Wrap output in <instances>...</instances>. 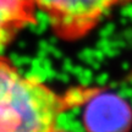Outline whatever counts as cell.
I'll return each instance as SVG.
<instances>
[{"mask_svg":"<svg viewBox=\"0 0 132 132\" xmlns=\"http://www.w3.org/2000/svg\"><path fill=\"white\" fill-rule=\"evenodd\" d=\"M98 89L81 86L60 93L0 55V132H50L66 110L85 105Z\"/></svg>","mask_w":132,"mask_h":132,"instance_id":"cell-1","label":"cell"},{"mask_svg":"<svg viewBox=\"0 0 132 132\" xmlns=\"http://www.w3.org/2000/svg\"><path fill=\"white\" fill-rule=\"evenodd\" d=\"M128 0H34L47 16L53 32L62 40H78L120 4Z\"/></svg>","mask_w":132,"mask_h":132,"instance_id":"cell-2","label":"cell"},{"mask_svg":"<svg viewBox=\"0 0 132 132\" xmlns=\"http://www.w3.org/2000/svg\"><path fill=\"white\" fill-rule=\"evenodd\" d=\"M83 123L87 132H128L132 108L121 95L99 88L85 103Z\"/></svg>","mask_w":132,"mask_h":132,"instance_id":"cell-3","label":"cell"},{"mask_svg":"<svg viewBox=\"0 0 132 132\" xmlns=\"http://www.w3.org/2000/svg\"><path fill=\"white\" fill-rule=\"evenodd\" d=\"M36 10L34 0H0V50L36 23Z\"/></svg>","mask_w":132,"mask_h":132,"instance_id":"cell-4","label":"cell"},{"mask_svg":"<svg viewBox=\"0 0 132 132\" xmlns=\"http://www.w3.org/2000/svg\"><path fill=\"white\" fill-rule=\"evenodd\" d=\"M50 132H69V131H65V130H61V128H57V126L54 130H52Z\"/></svg>","mask_w":132,"mask_h":132,"instance_id":"cell-5","label":"cell"}]
</instances>
